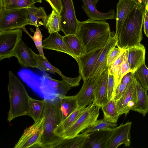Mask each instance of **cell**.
Instances as JSON below:
<instances>
[{
  "mask_svg": "<svg viewBox=\"0 0 148 148\" xmlns=\"http://www.w3.org/2000/svg\"><path fill=\"white\" fill-rule=\"evenodd\" d=\"M108 77L107 69L101 74L96 85L93 102L100 107L106 104L109 100L108 97Z\"/></svg>",
  "mask_w": 148,
  "mask_h": 148,
  "instance_id": "obj_20",
  "label": "cell"
},
{
  "mask_svg": "<svg viewBox=\"0 0 148 148\" xmlns=\"http://www.w3.org/2000/svg\"><path fill=\"white\" fill-rule=\"evenodd\" d=\"M63 40L66 46L77 57L85 53L82 42L76 35H65Z\"/></svg>",
  "mask_w": 148,
  "mask_h": 148,
  "instance_id": "obj_29",
  "label": "cell"
},
{
  "mask_svg": "<svg viewBox=\"0 0 148 148\" xmlns=\"http://www.w3.org/2000/svg\"><path fill=\"white\" fill-rule=\"evenodd\" d=\"M39 2L40 3H42V0H38Z\"/></svg>",
  "mask_w": 148,
  "mask_h": 148,
  "instance_id": "obj_46",
  "label": "cell"
},
{
  "mask_svg": "<svg viewBox=\"0 0 148 148\" xmlns=\"http://www.w3.org/2000/svg\"><path fill=\"white\" fill-rule=\"evenodd\" d=\"M114 90V77L113 75L108 73V97L109 100L113 97Z\"/></svg>",
  "mask_w": 148,
  "mask_h": 148,
  "instance_id": "obj_38",
  "label": "cell"
},
{
  "mask_svg": "<svg viewBox=\"0 0 148 148\" xmlns=\"http://www.w3.org/2000/svg\"><path fill=\"white\" fill-rule=\"evenodd\" d=\"M48 2L52 9H54L58 13L60 14L62 8L61 0H45Z\"/></svg>",
  "mask_w": 148,
  "mask_h": 148,
  "instance_id": "obj_41",
  "label": "cell"
},
{
  "mask_svg": "<svg viewBox=\"0 0 148 148\" xmlns=\"http://www.w3.org/2000/svg\"><path fill=\"white\" fill-rule=\"evenodd\" d=\"M125 50L130 70L131 72H134L145 63V48L140 43Z\"/></svg>",
  "mask_w": 148,
  "mask_h": 148,
  "instance_id": "obj_19",
  "label": "cell"
},
{
  "mask_svg": "<svg viewBox=\"0 0 148 148\" xmlns=\"http://www.w3.org/2000/svg\"><path fill=\"white\" fill-rule=\"evenodd\" d=\"M37 3L38 0H0V5L7 10L27 8Z\"/></svg>",
  "mask_w": 148,
  "mask_h": 148,
  "instance_id": "obj_32",
  "label": "cell"
},
{
  "mask_svg": "<svg viewBox=\"0 0 148 148\" xmlns=\"http://www.w3.org/2000/svg\"><path fill=\"white\" fill-rule=\"evenodd\" d=\"M62 121L79 107L75 95L60 97Z\"/></svg>",
  "mask_w": 148,
  "mask_h": 148,
  "instance_id": "obj_24",
  "label": "cell"
},
{
  "mask_svg": "<svg viewBox=\"0 0 148 148\" xmlns=\"http://www.w3.org/2000/svg\"><path fill=\"white\" fill-rule=\"evenodd\" d=\"M137 1L141 3H142V0H137Z\"/></svg>",
  "mask_w": 148,
  "mask_h": 148,
  "instance_id": "obj_45",
  "label": "cell"
},
{
  "mask_svg": "<svg viewBox=\"0 0 148 148\" xmlns=\"http://www.w3.org/2000/svg\"><path fill=\"white\" fill-rule=\"evenodd\" d=\"M130 72H131V71L128 63L127 56L125 52L123 62L119 66L116 75L114 77V92L117 86L120 82L123 77Z\"/></svg>",
  "mask_w": 148,
  "mask_h": 148,
  "instance_id": "obj_34",
  "label": "cell"
},
{
  "mask_svg": "<svg viewBox=\"0 0 148 148\" xmlns=\"http://www.w3.org/2000/svg\"><path fill=\"white\" fill-rule=\"evenodd\" d=\"M32 53L38 64V66L37 69L44 72H48L54 74L57 73L60 76L62 79L66 82H68L69 81L70 77L64 75L58 69L51 64L47 59L44 58L39 54L36 53L33 51Z\"/></svg>",
  "mask_w": 148,
  "mask_h": 148,
  "instance_id": "obj_25",
  "label": "cell"
},
{
  "mask_svg": "<svg viewBox=\"0 0 148 148\" xmlns=\"http://www.w3.org/2000/svg\"><path fill=\"white\" fill-rule=\"evenodd\" d=\"M111 129L90 133L85 148H106Z\"/></svg>",
  "mask_w": 148,
  "mask_h": 148,
  "instance_id": "obj_23",
  "label": "cell"
},
{
  "mask_svg": "<svg viewBox=\"0 0 148 148\" xmlns=\"http://www.w3.org/2000/svg\"><path fill=\"white\" fill-rule=\"evenodd\" d=\"M28 25H33L26 8L7 10L0 5V31L22 29Z\"/></svg>",
  "mask_w": 148,
  "mask_h": 148,
  "instance_id": "obj_5",
  "label": "cell"
},
{
  "mask_svg": "<svg viewBox=\"0 0 148 148\" xmlns=\"http://www.w3.org/2000/svg\"><path fill=\"white\" fill-rule=\"evenodd\" d=\"M103 114V119L109 122L116 123L120 116L118 113L116 101L114 97L109 100L106 104L101 106Z\"/></svg>",
  "mask_w": 148,
  "mask_h": 148,
  "instance_id": "obj_27",
  "label": "cell"
},
{
  "mask_svg": "<svg viewBox=\"0 0 148 148\" xmlns=\"http://www.w3.org/2000/svg\"><path fill=\"white\" fill-rule=\"evenodd\" d=\"M118 40V34L115 32L114 35L110 38L103 48L89 78L99 76L103 71L108 69L107 62L108 54L111 50L116 46Z\"/></svg>",
  "mask_w": 148,
  "mask_h": 148,
  "instance_id": "obj_13",
  "label": "cell"
},
{
  "mask_svg": "<svg viewBox=\"0 0 148 148\" xmlns=\"http://www.w3.org/2000/svg\"><path fill=\"white\" fill-rule=\"evenodd\" d=\"M42 116L44 117L43 131L40 145L41 147L53 148L62 137L55 133V130L62 121L60 97L45 99Z\"/></svg>",
  "mask_w": 148,
  "mask_h": 148,
  "instance_id": "obj_3",
  "label": "cell"
},
{
  "mask_svg": "<svg viewBox=\"0 0 148 148\" xmlns=\"http://www.w3.org/2000/svg\"><path fill=\"white\" fill-rule=\"evenodd\" d=\"M29 18L33 25L37 27L43 25L42 22L40 20H42L47 16L44 8L41 7H37L34 5L26 8Z\"/></svg>",
  "mask_w": 148,
  "mask_h": 148,
  "instance_id": "obj_31",
  "label": "cell"
},
{
  "mask_svg": "<svg viewBox=\"0 0 148 148\" xmlns=\"http://www.w3.org/2000/svg\"><path fill=\"white\" fill-rule=\"evenodd\" d=\"M136 98L135 86L132 76L122 96L116 101V109L119 116L123 114L126 115L129 113L135 104Z\"/></svg>",
  "mask_w": 148,
  "mask_h": 148,
  "instance_id": "obj_12",
  "label": "cell"
},
{
  "mask_svg": "<svg viewBox=\"0 0 148 148\" xmlns=\"http://www.w3.org/2000/svg\"><path fill=\"white\" fill-rule=\"evenodd\" d=\"M103 48L86 53L77 58L79 73L83 81L90 78Z\"/></svg>",
  "mask_w": 148,
  "mask_h": 148,
  "instance_id": "obj_11",
  "label": "cell"
},
{
  "mask_svg": "<svg viewBox=\"0 0 148 148\" xmlns=\"http://www.w3.org/2000/svg\"><path fill=\"white\" fill-rule=\"evenodd\" d=\"M43 49L55 50L65 53L77 60V57L66 46L63 36L58 32L50 33L48 37L42 41Z\"/></svg>",
  "mask_w": 148,
  "mask_h": 148,
  "instance_id": "obj_16",
  "label": "cell"
},
{
  "mask_svg": "<svg viewBox=\"0 0 148 148\" xmlns=\"http://www.w3.org/2000/svg\"><path fill=\"white\" fill-rule=\"evenodd\" d=\"M133 73V72H130L126 73L123 77L120 82L128 85L132 79Z\"/></svg>",
  "mask_w": 148,
  "mask_h": 148,
  "instance_id": "obj_43",
  "label": "cell"
},
{
  "mask_svg": "<svg viewBox=\"0 0 148 148\" xmlns=\"http://www.w3.org/2000/svg\"><path fill=\"white\" fill-rule=\"evenodd\" d=\"M21 28L0 31V60L14 56V51L21 40Z\"/></svg>",
  "mask_w": 148,
  "mask_h": 148,
  "instance_id": "obj_8",
  "label": "cell"
},
{
  "mask_svg": "<svg viewBox=\"0 0 148 148\" xmlns=\"http://www.w3.org/2000/svg\"><path fill=\"white\" fill-rule=\"evenodd\" d=\"M132 125V122H127L111 129L106 148H117L122 144L130 146Z\"/></svg>",
  "mask_w": 148,
  "mask_h": 148,
  "instance_id": "obj_10",
  "label": "cell"
},
{
  "mask_svg": "<svg viewBox=\"0 0 148 148\" xmlns=\"http://www.w3.org/2000/svg\"><path fill=\"white\" fill-rule=\"evenodd\" d=\"M61 30L65 35H76L80 21L77 18L72 0H61Z\"/></svg>",
  "mask_w": 148,
  "mask_h": 148,
  "instance_id": "obj_9",
  "label": "cell"
},
{
  "mask_svg": "<svg viewBox=\"0 0 148 148\" xmlns=\"http://www.w3.org/2000/svg\"><path fill=\"white\" fill-rule=\"evenodd\" d=\"M143 22L144 32L146 36L148 37V8H145Z\"/></svg>",
  "mask_w": 148,
  "mask_h": 148,
  "instance_id": "obj_42",
  "label": "cell"
},
{
  "mask_svg": "<svg viewBox=\"0 0 148 148\" xmlns=\"http://www.w3.org/2000/svg\"><path fill=\"white\" fill-rule=\"evenodd\" d=\"M134 74L142 86L148 90V68L145 63L136 70Z\"/></svg>",
  "mask_w": 148,
  "mask_h": 148,
  "instance_id": "obj_35",
  "label": "cell"
},
{
  "mask_svg": "<svg viewBox=\"0 0 148 148\" xmlns=\"http://www.w3.org/2000/svg\"><path fill=\"white\" fill-rule=\"evenodd\" d=\"M100 76L84 81L81 88L75 95L79 107L88 106L93 103L96 85Z\"/></svg>",
  "mask_w": 148,
  "mask_h": 148,
  "instance_id": "obj_14",
  "label": "cell"
},
{
  "mask_svg": "<svg viewBox=\"0 0 148 148\" xmlns=\"http://www.w3.org/2000/svg\"><path fill=\"white\" fill-rule=\"evenodd\" d=\"M121 49L115 47L113 48L110 51L108 54L107 62V65L108 68L119 55Z\"/></svg>",
  "mask_w": 148,
  "mask_h": 148,
  "instance_id": "obj_39",
  "label": "cell"
},
{
  "mask_svg": "<svg viewBox=\"0 0 148 148\" xmlns=\"http://www.w3.org/2000/svg\"><path fill=\"white\" fill-rule=\"evenodd\" d=\"M101 107L94 102L86 106L75 123L62 134L61 137H74L82 131L91 126L97 120Z\"/></svg>",
  "mask_w": 148,
  "mask_h": 148,
  "instance_id": "obj_6",
  "label": "cell"
},
{
  "mask_svg": "<svg viewBox=\"0 0 148 148\" xmlns=\"http://www.w3.org/2000/svg\"><path fill=\"white\" fill-rule=\"evenodd\" d=\"M145 9L143 3L136 2L118 34V47L125 50L140 44L143 38L142 28Z\"/></svg>",
  "mask_w": 148,
  "mask_h": 148,
  "instance_id": "obj_2",
  "label": "cell"
},
{
  "mask_svg": "<svg viewBox=\"0 0 148 148\" xmlns=\"http://www.w3.org/2000/svg\"><path fill=\"white\" fill-rule=\"evenodd\" d=\"M121 49L120 53L112 64L108 68V73L113 75L114 77L116 75L118 69L123 62L125 50Z\"/></svg>",
  "mask_w": 148,
  "mask_h": 148,
  "instance_id": "obj_37",
  "label": "cell"
},
{
  "mask_svg": "<svg viewBox=\"0 0 148 148\" xmlns=\"http://www.w3.org/2000/svg\"><path fill=\"white\" fill-rule=\"evenodd\" d=\"M83 5L82 8L91 21H103L108 19H116V14L113 9H111L106 13L99 11L96 5L99 0H82Z\"/></svg>",
  "mask_w": 148,
  "mask_h": 148,
  "instance_id": "obj_15",
  "label": "cell"
},
{
  "mask_svg": "<svg viewBox=\"0 0 148 148\" xmlns=\"http://www.w3.org/2000/svg\"><path fill=\"white\" fill-rule=\"evenodd\" d=\"M137 1V0H119L117 4L116 32L118 34Z\"/></svg>",
  "mask_w": 148,
  "mask_h": 148,
  "instance_id": "obj_21",
  "label": "cell"
},
{
  "mask_svg": "<svg viewBox=\"0 0 148 148\" xmlns=\"http://www.w3.org/2000/svg\"><path fill=\"white\" fill-rule=\"evenodd\" d=\"M76 35L81 42L85 53L103 48L114 35L105 21L88 19L80 22Z\"/></svg>",
  "mask_w": 148,
  "mask_h": 148,
  "instance_id": "obj_1",
  "label": "cell"
},
{
  "mask_svg": "<svg viewBox=\"0 0 148 148\" xmlns=\"http://www.w3.org/2000/svg\"><path fill=\"white\" fill-rule=\"evenodd\" d=\"M142 1L145 6V7L147 6L148 2V0H142Z\"/></svg>",
  "mask_w": 148,
  "mask_h": 148,
  "instance_id": "obj_44",
  "label": "cell"
},
{
  "mask_svg": "<svg viewBox=\"0 0 148 148\" xmlns=\"http://www.w3.org/2000/svg\"><path fill=\"white\" fill-rule=\"evenodd\" d=\"M43 25L49 33L58 32L61 30V18L60 14L54 9L51 13L42 20Z\"/></svg>",
  "mask_w": 148,
  "mask_h": 148,
  "instance_id": "obj_26",
  "label": "cell"
},
{
  "mask_svg": "<svg viewBox=\"0 0 148 148\" xmlns=\"http://www.w3.org/2000/svg\"><path fill=\"white\" fill-rule=\"evenodd\" d=\"M90 134L85 132L71 138L62 137L53 148H84Z\"/></svg>",
  "mask_w": 148,
  "mask_h": 148,
  "instance_id": "obj_22",
  "label": "cell"
},
{
  "mask_svg": "<svg viewBox=\"0 0 148 148\" xmlns=\"http://www.w3.org/2000/svg\"><path fill=\"white\" fill-rule=\"evenodd\" d=\"M23 29L32 39L38 50L39 54L45 59H47L45 56L42 47V35L40 30L38 27H36L33 36H31L26 30L25 27Z\"/></svg>",
  "mask_w": 148,
  "mask_h": 148,
  "instance_id": "obj_36",
  "label": "cell"
},
{
  "mask_svg": "<svg viewBox=\"0 0 148 148\" xmlns=\"http://www.w3.org/2000/svg\"><path fill=\"white\" fill-rule=\"evenodd\" d=\"M86 107V106L79 107L63 120L55 130V134L61 137L62 133L75 123Z\"/></svg>",
  "mask_w": 148,
  "mask_h": 148,
  "instance_id": "obj_28",
  "label": "cell"
},
{
  "mask_svg": "<svg viewBox=\"0 0 148 148\" xmlns=\"http://www.w3.org/2000/svg\"><path fill=\"white\" fill-rule=\"evenodd\" d=\"M136 92L135 104L131 110L137 112L145 116L148 112V94L147 90L143 88L136 76L134 72L132 75Z\"/></svg>",
  "mask_w": 148,
  "mask_h": 148,
  "instance_id": "obj_18",
  "label": "cell"
},
{
  "mask_svg": "<svg viewBox=\"0 0 148 148\" xmlns=\"http://www.w3.org/2000/svg\"><path fill=\"white\" fill-rule=\"evenodd\" d=\"M8 75V89L10 108L7 120L10 122L16 117L28 115L30 97L18 78L11 71H9Z\"/></svg>",
  "mask_w": 148,
  "mask_h": 148,
  "instance_id": "obj_4",
  "label": "cell"
},
{
  "mask_svg": "<svg viewBox=\"0 0 148 148\" xmlns=\"http://www.w3.org/2000/svg\"><path fill=\"white\" fill-rule=\"evenodd\" d=\"M44 121V117L42 116L39 120L26 129L14 148L41 147L40 144Z\"/></svg>",
  "mask_w": 148,
  "mask_h": 148,
  "instance_id": "obj_7",
  "label": "cell"
},
{
  "mask_svg": "<svg viewBox=\"0 0 148 148\" xmlns=\"http://www.w3.org/2000/svg\"><path fill=\"white\" fill-rule=\"evenodd\" d=\"M117 126L116 123L109 122L103 119L97 120L91 126L87 129L85 132L88 133H91L99 130L112 129Z\"/></svg>",
  "mask_w": 148,
  "mask_h": 148,
  "instance_id": "obj_33",
  "label": "cell"
},
{
  "mask_svg": "<svg viewBox=\"0 0 148 148\" xmlns=\"http://www.w3.org/2000/svg\"><path fill=\"white\" fill-rule=\"evenodd\" d=\"M128 85L120 82L117 86L114 95L113 97L116 101L121 97Z\"/></svg>",
  "mask_w": 148,
  "mask_h": 148,
  "instance_id": "obj_40",
  "label": "cell"
},
{
  "mask_svg": "<svg viewBox=\"0 0 148 148\" xmlns=\"http://www.w3.org/2000/svg\"><path fill=\"white\" fill-rule=\"evenodd\" d=\"M46 99L38 100L30 97L29 101V111L28 116L32 118L34 122L42 116Z\"/></svg>",
  "mask_w": 148,
  "mask_h": 148,
  "instance_id": "obj_30",
  "label": "cell"
},
{
  "mask_svg": "<svg viewBox=\"0 0 148 148\" xmlns=\"http://www.w3.org/2000/svg\"><path fill=\"white\" fill-rule=\"evenodd\" d=\"M33 51L21 40L16 47L14 56L17 59L22 67L37 68L38 65L33 56Z\"/></svg>",
  "mask_w": 148,
  "mask_h": 148,
  "instance_id": "obj_17",
  "label": "cell"
},
{
  "mask_svg": "<svg viewBox=\"0 0 148 148\" xmlns=\"http://www.w3.org/2000/svg\"><path fill=\"white\" fill-rule=\"evenodd\" d=\"M145 8H148V2L147 6L145 7Z\"/></svg>",
  "mask_w": 148,
  "mask_h": 148,
  "instance_id": "obj_47",
  "label": "cell"
}]
</instances>
